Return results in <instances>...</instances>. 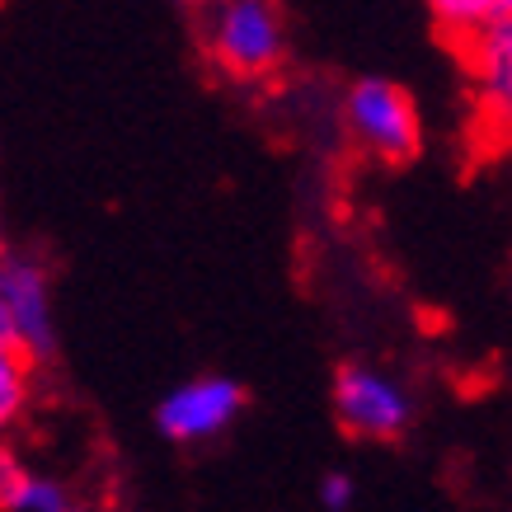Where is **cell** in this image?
<instances>
[{
  "label": "cell",
  "mask_w": 512,
  "mask_h": 512,
  "mask_svg": "<svg viewBox=\"0 0 512 512\" xmlns=\"http://www.w3.org/2000/svg\"><path fill=\"white\" fill-rule=\"evenodd\" d=\"M0 334H5V320H0Z\"/></svg>",
  "instance_id": "14"
},
{
  "label": "cell",
  "mask_w": 512,
  "mask_h": 512,
  "mask_svg": "<svg viewBox=\"0 0 512 512\" xmlns=\"http://www.w3.org/2000/svg\"><path fill=\"white\" fill-rule=\"evenodd\" d=\"M353 503H357V480L353 475H343V470H329L325 480H320V508L348 512Z\"/></svg>",
  "instance_id": "10"
},
{
  "label": "cell",
  "mask_w": 512,
  "mask_h": 512,
  "mask_svg": "<svg viewBox=\"0 0 512 512\" xmlns=\"http://www.w3.org/2000/svg\"><path fill=\"white\" fill-rule=\"evenodd\" d=\"M433 24L447 33L451 43H475L484 29H494L503 15H512L508 0H428Z\"/></svg>",
  "instance_id": "8"
},
{
  "label": "cell",
  "mask_w": 512,
  "mask_h": 512,
  "mask_svg": "<svg viewBox=\"0 0 512 512\" xmlns=\"http://www.w3.org/2000/svg\"><path fill=\"white\" fill-rule=\"evenodd\" d=\"M179 5H184V10H207L212 0H179Z\"/></svg>",
  "instance_id": "13"
},
{
  "label": "cell",
  "mask_w": 512,
  "mask_h": 512,
  "mask_svg": "<svg viewBox=\"0 0 512 512\" xmlns=\"http://www.w3.org/2000/svg\"><path fill=\"white\" fill-rule=\"evenodd\" d=\"M202 52L231 80H264L287 57L278 0H212L202 10Z\"/></svg>",
  "instance_id": "1"
},
{
  "label": "cell",
  "mask_w": 512,
  "mask_h": 512,
  "mask_svg": "<svg viewBox=\"0 0 512 512\" xmlns=\"http://www.w3.org/2000/svg\"><path fill=\"white\" fill-rule=\"evenodd\" d=\"M343 132L367 160L404 165L419 156L423 123L404 85L386 76H362L343 94Z\"/></svg>",
  "instance_id": "2"
},
{
  "label": "cell",
  "mask_w": 512,
  "mask_h": 512,
  "mask_svg": "<svg viewBox=\"0 0 512 512\" xmlns=\"http://www.w3.org/2000/svg\"><path fill=\"white\" fill-rule=\"evenodd\" d=\"M466 66L480 118L498 137L512 141V15H503L494 29H484L475 43H466Z\"/></svg>",
  "instance_id": "6"
},
{
  "label": "cell",
  "mask_w": 512,
  "mask_h": 512,
  "mask_svg": "<svg viewBox=\"0 0 512 512\" xmlns=\"http://www.w3.org/2000/svg\"><path fill=\"white\" fill-rule=\"evenodd\" d=\"M0 320H5V334L33 362H52L57 357L52 278H47V268L33 254H19V249L0 254Z\"/></svg>",
  "instance_id": "4"
},
{
  "label": "cell",
  "mask_w": 512,
  "mask_h": 512,
  "mask_svg": "<svg viewBox=\"0 0 512 512\" xmlns=\"http://www.w3.org/2000/svg\"><path fill=\"white\" fill-rule=\"evenodd\" d=\"M334 414L357 442H395L414 423V395L400 376L372 362H348L334 372Z\"/></svg>",
  "instance_id": "3"
},
{
  "label": "cell",
  "mask_w": 512,
  "mask_h": 512,
  "mask_svg": "<svg viewBox=\"0 0 512 512\" xmlns=\"http://www.w3.org/2000/svg\"><path fill=\"white\" fill-rule=\"evenodd\" d=\"M71 508H76L71 484L52 480V475H38V470H29V475L19 480L15 498L5 503V512H71Z\"/></svg>",
  "instance_id": "9"
},
{
  "label": "cell",
  "mask_w": 512,
  "mask_h": 512,
  "mask_svg": "<svg viewBox=\"0 0 512 512\" xmlns=\"http://www.w3.org/2000/svg\"><path fill=\"white\" fill-rule=\"evenodd\" d=\"M5 249H15V245H10V231H5V217H0V254H5Z\"/></svg>",
  "instance_id": "12"
},
{
  "label": "cell",
  "mask_w": 512,
  "mask_h": 512,
  "mask_svg": "<svg viewBox=\"0 0 512 512\" xmlns=\"http://www.w3.org/2000/svg\"><path fill=\"white\" fill-rule=\"evenodd\" d=\"M245 414V390L231 376H198L156 404V433L174 447H202Z\"/></svg>",
  "instance_id": "5"
},
{
  "label": "cell",
  "mask_w": 512,
  "mask_h": 512,
  "mask_svg": "<svg viewBox=\"0 0 512 512\" xmlns=\"http://www.w3.org/2000/svg\"><path fill=\"white\" fill-rule=\"evenodd\" d=\"M29 475V466H24V456H19L5 437H0V512H5V503L15 498V489H19V480Z\"/></svg>",
  "instance_id": "11"
},
{
  "label": "cell",
  "mask_w": 512,
  "mask_h": 512,
  "mask_svg": "<svg viewBox=\"0 0 512 512\" xmlns=\"http://www.w3.org/2000/svg\"><path fill=\"white\" fill-rule=\"evenodd\" d=\"M508 5H512V0H508Z\"/></svg>",
  "instance_id": "15"
},
{
  "label": "cell",
  "mask_w": 512,
  "mask_h": 512,
  "mask_svg": "<svg viewBox=\"0 0 512 512\" xmlns=\"http://www.w3.org/2000/svg\"><path fill=\"white\" fill-rule=\"evenodd\" d=\"M33 362L10 334H0V437L19 428V419L29 414L33 400Z\"/></svg>",
  "instance_id": "7"
}]
</instances>
